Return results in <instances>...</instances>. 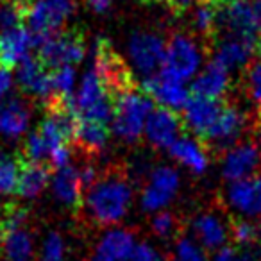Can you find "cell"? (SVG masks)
I'll return each mask as SVG.
<instances>
[{
    "instance_id": "cell-42",
    "label": "cell",
    "mask_w": 261,
    "mask_h": 261,
    "mask_svg": "<svg viewBox=\"0 0 261 261\" xmlns=\"http://www.w3.org/2000/svg\"><path fill=\"white\" fill-rule=\"evenodd\" d=\"M195 2H202V0H168V6L175 15H181V13L188 11Z\"/></svg>"
},
{
    "instance_id": "cell-20",
    "label": "cell",
    "mask_w": 261,
    "mask_h": 261,
    "mask_svg": "<svg viewBox=\"0 0 261 261\" xmlns=\"http://www.w3.org/2000/svg\"><path fill=\"white\" fill-rule=\"evenodd\" d=\"M231 84V77H229V70L218 65L217 61H211L206 65V68L193 79L192 83V93L199 95V97L213 98V100H220L229 90Z\"/></svg>"
},
{
    "instance_id": "cell-12",
    "label": "cell",
    "mask_w": 261,
    "mask_h": 261,
    "mask_svg": "<svg viewBox=\"0 0 261 261\" xmlns=\"http://www.w3.org/2000/svg\"><path fill=\"white\" fill-rule=\"evenodd\" d=\"M245 113L236 106H224L220 116L202 142L218 150H229L245 129Z\"/></svg>"
},
{
    "instance_id": "cell-19",
    "label": "cell",
    "mask_w": 261,
    "mask_h": 261,
    "mask_svg": "<svg viewBox=\"0 0 261 261\" xmlns=\"http://www.w3.org/2000/svg\"><path fill=\"white\" fill-rule=\"evenodd\" d=\"M135 247L133 232L127 229H111L95 245L91 261H123Z\"/></svg>"
},
{
    "instance_id": "cell-43",
    "label": "cell",
    "mask_w": 261,
    "mask_h": 261,
    "mask_svg": "<svg viewBox=\"0 0 261 261\" xmlns=\"http://www.w3.org/2000/svg\"><path fill=\"white\" fill-rule=\"evenodd\" d=\"M111 4H113V0H86V6L93 13H97V15L106 13L109 8H111Z\"/></svg>"
},
{
    "instance_id": "cell-13",
    "label": "cell",
    "mask_w": 261,
    "mask_h": 261,
    "mask_svg": "<svg viewBox=\"0 0 261 261\" xmlns=\"http://www.w3.org/2000/svg\"><path fill=\"white\" fill-rule=\"evenodd\" d=\"M179 190V174L170 167H158L142 193V206L145 211H161Z\"/></svg>"
},
{
    "instance_id": "cell-1",
    "label": "cell",
    "mask_w": 261,
    "mask_h": 261,
    "mask_svg": "<svg viewBox=\"0 0 261 261\" xmlns=\"http://www.w3.org/2000/svg\"><path fill=\"white\" fill-rule=\"evenodd\" d=\"M133 202V188L129 181L118 174L98 179L88 192L86 207L91 220L98 225H113L120 222Z\"/></svg>"
},
{
    "instance_id": "cell-31",
    "label": "cell",
    "mask_w": 261,
    "mask_h": 261,
    "mask_svg": "<svg viewBox=\"0 0 261 261\" xmlns=\"http://www.w3.org/2000/svg\"><path fill=\"white\" fill-rule=\"evenodd\" d=\"M20 175V158L13 160L9 156H0V195L16 193Z\"/></svg>"
},
{
    "instance_id": "cell-28",
    "label": "cell",
    "mask_w": 261,
    "mask_h": 261,
    "mask_svg": "<svg viewBox=\"0 0 261 261\" xmlns=\"http://www.w3.org/2000/svg\"><path fill=\"white\" fill-rule=\"evenodd\" d=\"M109 135H111V130H109V127L106 123L81 120L75 142L81 147H84L88 152L97 154L106 149V145L109 142Z\"/></svg>"
},
{
    "instance_id": "cell-37",
    "label": "cell",
    "mask_w": 261,
    "mask_h": 261,
    "mask_svg": "<svg viewBox=\"0 0 261 261\" xmlns=\"http://www.w3.org/2000/svg\"><path fill=\"white\" fill-rule=\"evenodd\" d=\"M232 238L238 245H250V243L256 242L257 238V227L249 220H236L232 224Z\"/></svg>"
},
{
    "instance_id": "cell-2",
    "label": "cell",
    "mask_w": 261,
    "mask_h": 261,
    "mask_svg": "<svg viewBox=\"0 0 261 261\" xmlns=\"http://www.w3.org/2000/svg\"><path fill=\"white\" fill-rule=\"evenodd\" d=\"M154 111V100L143 90L133 88L115 98L111 130L120 140L135 143L145 133L149 116Z\"/></svg>"
},
{
    "instance_id": "cell-5",
    "label": "cell",
    "mask_w": 261,
    "mask_h": 261,
    "mask_svg": "<svg viewBox=\"0 0 261 261\" xmlns=\"http://www.w3.org/2000/svg\"><path fill=\"white\" fill-rule=\"evenodd\" d=\"M204 52L197 40L188 34H174L167 41L163 66L160 72L181 83L192 79L202 65Z\"/></svg>"
},
{
    "instance_id": "cell-8",
    "label": "cell",
    "mask_w": 261,
    "mask_h": 261,
    "mask_svg": "<svg viewBox=\"0 0 261 261\" xmlns=\"http://www.w3.org/2000/svg\"><path fill=\"white\" fill-rule=\"evenodd\" d=\"M220 27L231 36L256 41L261 33V13L252 0H220Z\"/></svg>"
},
{
    "instance_id": "cell-29",
    "label": "cell",
    "mask_w": 261,
    "mask_h": 261,
    "mask_svg": "<svg viewBox=\"0 0 261 261\" xmlns=\"http://www.w3.org/2000/svg\"><path fill=\"white\" fill-rule=\"evenodd\" d=\"M2 252H4L6 261H31L34 252V242L33 236L25 231L20 229L15 231L13 234L6 236L2 242Z\"/></svg>"
},
{
    "instance_id": "cell-14",
    "label": "cell",
    "mask_w": 261,
    "mask_h": 261,
    "mask_svg": "<svg viewBox=\"0 0 261 261\" xmlns=\"http://www.w3.org/2000/svg\"><path fill=\"white\" fill-rule=\"evenodd\" d=\"M16 83L20 90L27 95L50 100L54 97V86H52V72L40 61L38 56H29L18 65L16 72Z\"/></svg>"
},
{
    "instance_id": "cell-47",
    "label": "cell",
    "mask_w": 261,
    "mask_h": 261,
    "mask_svg": "<svg viewBox=\"0 0 261 261\" xmlns=\"http://www.w3.org/2000/svg\"><path fill=\"white\" fill-rule=\"evenodd\" d=\"M4 211H6V206L2 202H0V218L4 217Z\"/></svg>"
},
{
    "instance_id": "cell-34",
    "label": "cell",
    "mask_w": 261,
    "mask_h": 261,
    "mask_svg": "<svg viewBox=\"0 0 261 261\" xmlns=\"http://www.w3.org/2000/svg\"><path fill=\"white\" fill-rule=\"evenodd\" d=\"M65 259V240L59 232L52 231L43 240L40 252V261H63Z\"/></svg>"
},
{
    "instance_id": "cell-41",
    "label": "cell",
    "mask_w": 261,
    "mask_h": 261,
    "mask_svg": "<svg viewBox=\"0 0 261 261\" xmlns=\"http://www.w3.org/2000/svg\"><path fill=\"white\" fill-rule=\"evenodd\" d=\"M11 84H13V75L9 72V68L0 65V98L8 95V91L11 90Z\"/></svg>"
},
{
    "instance_id": "cell-45",
    "label": "cell",
    "mask_w": 261,
    "mask_h": 261,
    "mask_svg": "<svg viewBox=\"0 0 261 261\" xmlns=\"http://www.w3.org/2000/svg\"><path fill=\"white\" fill-rule=\"evenodd\" d=\"M142 4H158V2H168V0H140Z\"/></svg>"
},
{
    "instance_id": "cell-36",
    "label": "cell",
    "mask_w": 261,
    "mask_h": 261,
    "mask_svg": "<svg viewBox=\"0 0 261 261\" xmlns=\"http://www.w3.org/2000/svg\"><path fill=\"white\" fill-rule=\"evenodd\" d=\"M152 231L160 238H172L177 232V220L174 218V215L167 213V211H160L152 218Z\"/></svg>"
},
{
    "instance_id": "cell-9",
    "label": "cell",
    "mask_w": 261,
    "mask_h": 261,
    "mask_svg": "<svg viewBox=\"0 0 261 261\" xmlns=\"http://www.w3.org/2000/svg\"><path fill=\"white\" fill-rule=\"evenodd\" d=\"M165 50H167V41L154 31H136L127 43L130 63L140 73H145L147 77L154 75L158 68L163 66Z\"/></svg>"
},
{
    "instance_id": "cell-6",
    "label": "cell",
    "mask_w": 261,
    "mask_h": 261,
    "mask_svg": "<svg viewBox=\"0 0 261 261\" xmlns=\"http://www.w3.org/2000/svg\"><path fill=\"white\" fill-rule=\"evenodd\" d=\"M91 56H93V68L100 73V77L108 84L109 91H111L115 98L118 95L136 88L130 70L127 68L123 59L116 54L113 45L108 40L98 38L93 45Z\"/></svg>"
},
{
    "instance_id": "cell-23",
    "label": "cell",
    "mask_w": 261,
    "mask_h": 261,
    "mask_svg": "<svg viewBox=\"0 0 261 261\" xmlns=\"http://www.w3.org/2000/svg\"><path fill=\"white\" fill-rule=\"evenodd\" d=\"M50 181V168L45 163H34L20 158V175L16 195L22 199H36Z\"/></svg>"
},
{
    "instance_id": "cell-22",
    "label": "cell",
    "mask_w": 261,
    "mask_h": 261,
    "mask_svg": "<svg viewBox=\"0 0 261 261\" xmlns=\"http://www.w3.org/2000/svg\"><path fill=\"white\" fill-rule=\"evenodd\" d=\"M83 185H81L79 170L72 165L58 168L52 177V193L63 206L77 210L83 202Z\"/></svg>"
},
{
    "instance_id": "cell-39",
    "label": "cell",
    "mask_w": 261,
    "mask_h": 261,
    "mask_svg": "<svg viewBox=\"0 0 261 261\" xmlns=\"http://www.w3.org/2000/svg\"><path fill=\"white\" fill-rule=\"evenodd\" d=\"M213 261H256V259L249 252H238V250L231 249V247H224L222 250H218L217 256L213 257Z\"/></svg>"
},
{
    "instance_id": "cell-7",
    "label": "cell",
    "mask_w": 261,
    "mask_h": 261,
    "mask_svg": "<svg viewBox=\"0 0 261 261\" xmlns=\"http://www.w3.org/2000/svg\"><path fill=\"white\" fill-rule=\"evenodd\" d=\"M86 56V38L81 31L58 33L40 47L38 58L48 70L79 65Z\"/></svg>"
},
{
    "instance_id": "cell-10",
    "label": "cell",
    "mask_w": 261,
    "mask_h": 261,
    "mask_svg": "<svg viewBox=\"0 0 261 261\" xmlns=\"http://www.w3.org/2000/svg\"><path fill=\"white\" fill-rule=\"evenodd\" d=\"M261 168V150L250 142H243L225 150L222 158V175L227 181H245Z\"/></svg>"
},
{
    "instance_id": "cell-40",
    "label": "cell",
    "mask_w": 261,
    "mask_h": 261,
    "mask_svg": "<svg viewBox=\"0 0 261 261\" xmlns=\"http://www.w3.org/2000/svg\"><path fill=\"white\" fill-rule=\"evenodd\" d=\"M50 165L52 167H56V168H63V167H66L68 165V161H70V147L68 145H61V147H58L56 150H52V154H50Z\"/></svg>"
},
{
    "instance_id": "cell-25",
    "label": "cell",
    "mask_w": 261,
    "mask_h": 261,
    "mask_svg": "<svg viewBox=\"0 0 261 261\" xmlns=\"http://www.w3.org/2000/svg\"><path fill=\"white\" fill-rule=\"evenodd\" d=\"M168 152L177 163H181L182 167H186L197 175L204 174L207 165H210L204 147L195 138H190V136H181L175 140L168 149Z\"/></svg>"
},
{
    "instance_id": "cell-27",
    "label": "cell",
    "mask_w": 261,
    "mask_h": 261,
    "mask_svg": "<svg viewBox=\"0 0 261 261\" xmlns=\"http://www.w3.org/2000/svg\"><path fill=\"white\" fill-rule=\"evenodd\" d=\"M220 18V0H202L197 2L192 11V27L202 36H213L218 31Z\"/></svg>"
},
{
    "instance_id": "cell-35",
    "label": "cell",
    "mask_w": 261,
    "mask_h": 261,
    "mask_svg": "<svg viewBox=\"0 0 261 261\" xmlns=\"http://www.w3.org/2000/svg\"><path fill=\"white\" fill-rule=\"evenodd\" d=\"M245 88L250 100L261 106V61L250 63L245 72Z\"/></svg>"
},
{
    "instance_id": "cell-30",
    "label": "cell",
    "mask_w": 261,
    "mask_h": 261,
    "mask_svg": "<svg viewBox=\"0 0 261 261\" xmlns=\"http://www.w3.org/2000/svg\"><path fill=\"white\" fill-rule=\"evenodd\" d=\"M29 9L16 0H0V33L22 27Z\"/></svg>"
},
{
    "instance_id": "cell-32",
    "label": "cell",
    "mask_w": 261,
    "mask_h": 261,
    "mask_svg": "<svg viewBox=\"0 0 261 261\" xmlns=\"http://www.w3.org/2000/svg\"><path fill=\"white\" fill-rule=\"evenodd\" d=\"M52 86H54V97L68 98L73 97V86H75V70L73 66H61L52 70Z\"/></svg>"
},
{
    "instance_id": "cell-44",
    "label": "cell",
    "mask_w": 261,
    "mask_h": 261,
    "mask_svg": "<svg viewBox=\"0 0 261 261\" xmlns=\"http://www.w3.org/2000/svg\"><path fill=\"white\" fill-rule=\"evenodd\" d=\"M254 52H256L257 58H259V61H261V33H259V36H257V40H256V45H254Z\"/></svg>"
},
{
    "instance_id": "cell-21",
    "label": "cell",
    "mask_w": 261,
    "mask_h": 261,
    "mask_svg": "<svg viewBox=\"0 0 261 261\" xmlns=\"http://www.w3.org/2000/svg\"><path fill=\"white\" fill-rule=\"evenodd\" d=\"M254 45H256V41L227 34L224 40L218 41L213 61H217L224 68H227L229 72L243 68V66L249 65L250 56L254 52Z\"/></svg>"
},
{
    "instance_id": "cell-17",
    "label": "cell",
    "mask_w": 261,
    "mask_h": 261,
    "mask_svg": "<svg viewBox=\"0 0 261 261\" xmlns=\"http://www.w3.org/2000/svg\"><path fill=\"white\" fill-rule=\"evenodd\" d=\"M33 47H36V41L29 29L16 27L0 33V65L11 70L29 58V50Z\"/></svg>"
},
{
    "instance_id": "cell-18",
    "label": "cell",
    "mask_w": 261,
    "mask_h": 261,
    "mask_svg": "<svg viewBox=\"0 0 261 261\" xmlns=\"http://www.w3.org/2000/svg\"><path fill=\"white\" fill-rule=\"evenodd\" d=\"M227 202L247 217L261 215V175L231 182L227 188Z\"/></svg>"
},
{
    "instance_id": "cell-3",
    "label": "cell",
    "mask_w": 261,
    "mask_h": 261,
    "mask_svg": "<svg viewBox=\"0 0 261 261\" xmlns=\"http://www.w3.org/2000/svg\"><path fill=\"white\" fill-rule=\"evenodd\" d=\"M73 100L79 120L100 122L106 125L111 123L115 113V97L93 66H90L83 75Z\"/></svg>"
},
{
    "instance_id": "cell-38",
    "label": "cell",
    "mask_w": 261,
    "mask_h": 261,
    "mask_svg": "<svg viewBox=\"0 0 261 261\" xmlns=\"http://www.w3.org/2000/svg\"><path fill=\"white\" fill-rule=\"evenodd\" d=\"M158 257L160 256H158L156 250L150 245H147V243H138L123 261H156Z\"/></svg>"
},
{
    "instance_id": "cell-11",
    "label": "cell",
    "mask_w": 261,
    "mask_h": 261,
    "mask_svg": "<svg viewBox=\"0 0 261 261\" xmlns=\"http://www.w3.org/2000/svg\"><path fill=\"white\" fill-rule=\"evenodd\" d=\"M143 91L160 104V108L170 109V111H179L185 109L186 102L190 100V91L185 86V83L172 77L165 75L163 72H158L154 75L147 77L143 81Z\"/></svg>"
},
{
    "instance_id": "cell-26",
    "label": "cell",
    "mask_w": 261,
    "mask_h": 261,
    "mask_svg": "<svg viewBox=\"0 0 261 261\" xmlns=\"http://www.w3.org/2000/svg\"><path fill=\"white\" fill-rule=\"evenodd\" d=\"M193 234L206 250H222L227 242V227L213 213H202L193 220Z\"/></svg>"
},
{
    "instance_id": "cell-33",
    "label": "cell",
    "mask_w": 261,
    "mask_h": 261,
    "mask_svg": "<svg viewBox=\"0 0 261 261\" xmlns=\"http://www.w3.org/2000/svg\"><path fill=\"white\" fill-rule=\"evenodd\" d=\"M204 247L200 243H197L195 240L182 236L175 243V252H174V261H207Z\"/></svg>"
},
{
    "instance_id": "cell-4",
    "label": "cell",
    "mask_w": 261,
    "mask_h": 261,
    "mask_svg": "<svg viewBox=\"0 0 261 261\" xmlns=\"http://www.w3.org/2000/svg\"><path fill=\"white\" fill-rule=\"evenodd\" d=\"M75 6V0H33L25 22L38 48L59 33L73 15Z\"/></svg>"
},
{
    "instance_id": "cell-48",
    "label": "cell",
    "mask_w": 261,
    "mask_h": 261,
    "mask_svg": "<svg viewBox=\"0 0 261 261\" xmlns=\"http://www.w3.org/2000/svg\"><path fill=\"white\" fill-rule=\"evenodd\" d=\"M156 261H168V259H165V257H158Z\"/></svg>"
},
{
    "instance_id": "cell-24",
    "label": "cell",
    "mask_w": 261,
    "mask_h": 261,
    "mask_svg": "<svg viewBox=\"0 0 261 261\" xmlns=\"http://www.w3.org/2000/svg\"><path fill=\"white\" fill-rule=\"evenodd\" d=\"M29 127V108L20 98H8L0 104V135L16 140Z\"/></svg>"
},
{
    "instance_id": "cell-15",
    "label": "cell",
    "mask_w": 261,
    "mask_h": 261,
    "mask_svg": "<svg viewBox=\"0 0 261 261\" xmlns=\"http://www.w3.org/2000/svg\"><path fill=\"white\" fill-rule=\"evenodd\" d=\"M222 109H224V104L220 100L192 95L182 109V122L193 135L204 140V136L210 133V129L218 120Z\"/></svg>"
},
{
    "instance_id": "cell-46",
    "label": "cell",
    "mask_w": 261,
    "mask_h": 261,
    "mask_svg": "<svg viewBox=\"0 0 261 261\" xmlns=\"http://www.w3.org/2000/svg\"><path fill=\"white\" fill-rule=\"evenodd\" d=\"M257 135H259V140H261V113H259V122H257Z\"/></svg>"
},
{
    "instance_id": "cell-16",
    "label": "cell",
    "mask_w": 261,
    "mask_h": 261,
    "mask_svg": "<svg viewBox=\"0 0 261 261\" xmlns=\"http://www.w3.org/2000/svg\"><path fill=\"white\" fill-rule=\"evenodd\" d=\"M185 125L182 118L175 111L165 108H158L149 116L145 125V133L149 143L158 149H170V145L177 138H181V129Z\"/></svg>"
}]
</instances>
